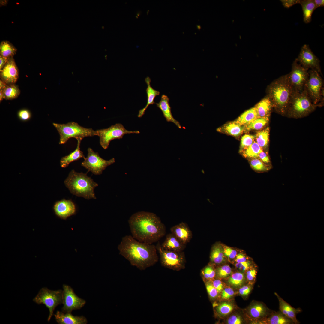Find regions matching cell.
Masks as SVG:
<instances>
[{
  "label": "cell",
  "mask_w": 324,
  "mask_h": 324,
  "mask_svg": "<svg viewBox=\"0 0 324 324\" xmlns=\"http://www.w3.org/2000/svg\"><path fill=\"white\" fill-rule=\"evenodd\" d=\"M244 280V274L242 273L237 272L230 276L228 279L227 282L231 286L236 287L242 286Z\"/></svg>",
  "instance_id": "obj_36"
},
{
  "label": "cell",
  "mask_w": 324,
  "mask_h": 324,
  "mask_svg": "<svg viewBox=\"0 0 324 324\" xmlns=\"http://www.w3.org/2000/svg\"><path fill=\"white\" fill-rule=\"evenodd\" d=\"M283 5L285 8H289L297 4H299V0H281Z\"/></svg>",
  "instance_id": "obj_48"
},
{
  "label": "cell",
  "mask_w": 324,
  "mask_h": 324,
  "mask_svg": "<svg viewBox=\"0 0 324 324\" xmlns=\"http://www.w3.org/2000/svg\"><path fill=\"white\" fill-rule=\"evenodd\" d=\"M4 99L3 90H0V101L1 102Z\"/></svg>",
  "instance_id": "obj_57"
},
{
  "label": "cell",
  "mask_w": 324,
  "mask_h": 324,
  "mask_svg": "<svg viewBox=\"0 0 324 324\" xmlns=\"http://www.w3.org/2000/svg\"><path fill=\"white\" fill-rule=\"evenodd\" d=\"M298 62L304 68L317 71L321 73L320 61L314 54L308 45H304L301 48L298 58Z\"/></svg>",
  "instance_id": "obj_14"
},
{
  "label": "cell",
  "mask_w": 324,
  "mask_h": 324,
  "mask_svg": "<svg viewBox=\"0 0 324 324\" xmlns=\"http://www.w3.org/2000/svg\"><path fill=\"white\" fill-rule=\"evenodd\" d=\"M132 236L136 240L152 244L166 233V227L155 214L144 211L133 214L128 220Z\"/></svg>",
  "instance_id": "obj_2"
},
{
  "label": "cell",
  "mask_w": 324,
  "mask_h": 324,
  "mask_svg": "<svg viewBox=\"0 0 324 324\" xmlns=\"http://www.w3.org/2000/svg\"><path fill=\"white\" fill-rule=\"evenodd\" d=\"M255 137V135L250 134L244 135L241 139L240 151L251 145L254 141Z\"/></svg>",
  "instance_id": "obj_41"
},
{
  "label": "cell",
  "mask_w": 324,
  "mask_h": 324,
  "mask_svg": "<svg viewBox=\"0 0 324 324\" xmlns=\"http://www.w3.org/2000/svg\"><path fill=\"white\" fill-rule=\"evenodd\" d=\"M315 105L311 101L306 91L293 92L287 110L294 116H302L314 110Z\"/></svg>",
  "instance_id": "obj_7"
},
{
  "label": "cell",
  "mask_w": 324,
  "mask_h": 324,
  "mask_svg": "<svg viewBox=\"0 0 324 324\" xmlns=\"http://www.w3.org/2000/svg\"><path fill=\"white\" fill-rule=\"evenodd\" d=\"M236 266L239 270L244 272L250 268V264L248 261H246L243 262L237 263L236 264Z\"/></svg>",
  "instance_id": "obj_47"
},
{
  "label": "cell",
  "mask_w": 324,
  "mask_h": 324,
  "mask_svg": "<svg viewBox=\"0 0 324 324\" xmlns=\"http://www.w3.org/2000/svg\"><path fill=\"white\" fill-rule=\"evenodd\" d=\"M287 78L293 92L302 91L309 76L308 69L303 67L296 59L293 62Z\"/></svg>",
  "instance_id": "obj_12"
},
{
  "label": "cell",
  "mask_w": 324,
  "mask_h": 324,
  "mask_svg": "<svg viewBox=\"0 0 324 324\" xmlns=\"http://www.w3.org/2000/svg\"><path fill=\"white\" fill-rule=\"evenodd\" d=\"M62 298L63 306L62 310L64 313H71L73 310H79L83 307L86 301L78 297L70 286H63Z\"/></svg>",
  "instance_id": "obj_13"
},
{
  "label": "cell",
  "mask_w": 324,
  "mask_h": 324,
  "mask_svg": "<svg viewBox=\"0 0 324 324\" xmlns=\"http://www.w3.org/2000/svg\"><path fill=\"white\" fill-rule=\"evenodd\" d=\"M217 130L220 132H224L234 136H238L244 130V126L236 122L235 121L230 122L224 125L223 127L218 128Z\"/></svg>",
  "instance_id": "obj_28"
},
{
  "label": "cell",
  "mask_w": 324,
  "mask_h": 324,
  "mask_svg": "<svg viewBox=\"0 0 324 324\" xmlns=\"http://www.w3.org/2000/svg\"><path fill=\"white\" fill-rule=\"evenodd\" d=\"M63 290H59L53 291L46 287L42 288L33 301L38 304H44L49 309V314L48 321H50L53 314L55 308L62 304Z\"/></svg>",
  "instance_id": "obj_8"
},
{
  "label": "cell",
  "mask_w": 324,
  "mask_h": 324,
  "mask_svg": "<svg viewBox=\"0 0 324 324\" xmlns=\"http://www.w3.org/2000/svg\"><path fill=\"white\" fill-rule=\"evenodd\" d=\"M1 80L8 85L14 84L19 77V71L13 58H10L7 64L0 70Z\"/></svg>",
  "instance_id": "obj_16"
},
{
  "label": "cell",
  "mask_w": 324,
  "mask_h": 324,
  "mask_svg": "<svg viewBox=\"0 0 324 324\" xmlns=\"http://www.w3.org/2000/svg\"><path fill=\"white\" fill-rule=\"evenodd\" d=\"M224 252L225 256L230 259H234L237 255V252L236 250L230 247L223 245Z\"/></svg>",
  "instance_id": "obj_44"
},
{
  "label": "cell",
  "mask_w": 324,
  "mask_h": 324,
  "mask_svg": "<svg viewBox=\"0 0 324 324\" xmlns=\"http://www.w3.org/2000/svg\"><path fill=\"white\" fill-rule=\"evenodd\" d=\"M216 275L220 278H226L231 274L232 271L230 267L228 265H225L218 267L216 269Z\"/></svg>",
  "instance_id": "obj_39"
},
{
  "label": "cell",
  "mask_w": 324,
  "mask_h": 324,
  "mask_svg": "<svg viewBox=\"0 0 324 324\" xmlns=\"http://www.w3.org/2000/svg\"><path fill=\"white\" fill-rule=\"evenodd\" d=\"M269 121L268 117H260L252 121L244 126V130L247 131L261 129Z\"/></svg>",
  "instance_id": "obj_33"
},
{
  "label": "cell",
  "mask_w": 324,
  "mask_h": 324,
  "mask_svg": "<svg viewBox=\"0 0 324 324\" xmlns=\"http://www.w3.org/2000/svg\"><path fill=\"white\" fill-rule=\"evenodd\" d=\"M55 319L59 324H86L88 321L83 316L73 315L71 313H64L58 311L54 314Z\"/></svg>",
  "instance_id": "obj_18"
},
{
  "label": "cell",
  "mask_w": 324,
  "mask_h": 324,
  "mask_svg": "<svg viewBox=\"0 0 324 324\" xmlns=\"http://www.w3.org/2000/svg\"><path fill=\"white\" fill-rule=\"evenodd\" d=\"M269 136L268 128L258 132L255 135L256 142L262 148L266 147L268 144Z\"/></svg>",
  "instance_id": "obj_35"
},
{
  "label": "cell",
  "mask_w": 324,
  "mask_h": 324,
  "mask_svg": "<svg viewBox=\"0 0 324 324\" xmlns=\"http://www.w3.org/2000/svg\"><path fill=\"white\" fill-rule=\"evenodd\" d=\"M257 271L255 269H252L248 270L247 272L246 277L249 281L254 280L257 274Z\"/></svg>",
  "instance_id": "obj_49"
},
{
  "label": "cell",
  "mask_w": 324,
  "mask_h": 324,
  "mask_svg": "<svg viewBox=\"0 0 324 324\" xmlns=\"http://www.w3.org/2000/svg\"><path fill=\"white\" fill-rule=\"evenodd\" d=\"M227 323L229 324H241L242 323V320L240 316L233 315L229 318Z\"/></svg>",
  "instance_id": "obj_46"
},
{
  "label": "cell",
  "mask_w": 324,
  "mask_h": 324,
  "mask_svg": "<svg viewBox=\"0 0 324 324\" xmlns=\"http://www.w3.org/2000/svg\"><path fill=\"white\" fill-rule=\"evenodd\" d=\"M169 101V98L168 96L163 94L160 100L159 103L156 104V105L162 111L164 117L167 122L174 123L178 128H181V126L180 123L173 117L172 115Z\"/></svg>",
  "instance_id": "obj_20"
},
{
  "label": "cell",
  "mask_w": 324,
  "mask_h": 324,
  "mask_svg": "<svg viewBox=\"0 0 324 324\" xmlns=\"http://www.w3.org/2000/svg\"><path fill=\"white\" fill-rule=\"evenodd\" d=\"M8 85L4 81L0 80V90L4 89Z\"/></svg>",
  "instance_id": "obj_56"
},
{
  "label": "cell",
  "mask_w": 324,
  "mask_h": 324,
  "mask_svg": "<svg viewBox=\"0 0 324 324\" xmlns=\"http://www.w3.org/2000/svg\"><path fill=\"white\" fill-rule=\"evenodd\" d=\"M145 81L147 86L146 89L147 97V103L146 106L143 108L139 111L138 115V117L139 118L141 117L144 114L146 110L149 105L153 104L155 103L154 101L155 98L156 96L159 95L160 93L159 91L154 89L151 86V81L149 77L148 76L146 78Z\"/></svg>",
  "instance_id": "obj_24"
},
{
  "label": "cell",
  "mask_w": 324,
  "mask_h": 324,
  "mask_svg": "<svg viewBox=\"0 0 324 324\" xmlns=\"http://www.w3.org/2000/svg\"><path fill=\"white\" fill-rule=\"evenodd\" d=\"M118 249L119 254L141 271L153 266L158 260L156 246L140 242L132 236L123 237Z\"/></svg>",
  "instance_id": "obj_1"
},
{
  "label": "cell",
  "mask_w": 324,
  "mask_h": 324,
  "mask_svg": "<svg viewBox=\"0 0 324 324\" xmlns=\"http://www.w3.org/2000/svg\"><path fill=\"white\" fill-rule=\"evenodd\" d=\"M160 256V262L164 267L178 271L185 268L186 259L183 251L169 250L163 249L159 242L156 246Z\"/></svg>",
  "instance_id": "obj_6"
},
{
  "label": "cell",
  "mask_w": 324,
  "mask_h": 324,
  "mask_svg": "<svg viewBox=\"0 0 324 324\" xmlns=\"http://www.w3.org/2000/svg\"><path fill=\"white\" fill-rule=\"evenodd\" d=\"M249 161L251 167L256 171L263 172L269 170V167L259 158L250 159Z\"/></svg>",
  "instance_id": "obj_37"
},
{
  "label": "cell",
  "mask_w": 324,
  "mask_h": 324,
  "mask_svg": "<svg viewBox=\"0 0 324 324\" xmlns=\"http://www.w3.org/2000/svg\"><path fill=\"white\" fill-rule=\"evenodd\" d=\"M164 249L176 251H183L186 247L184 244L172 233L167 234L166 238L161 244Z\"/></svg>",
  "instance_id": "obj_21"
},
{
  "label": "cell",
  "mask_w": 324,
  "mask_h": 324,
  "mask_svg": "<svg viewBox=\"0 0 324 324\" xmlns=\"http://www.w3.org/2000/svg\"><path fill=\"white\" fill-rule=\"evenodd\" d=\"M309 76L304 89L314 104L322 99L323 81L320 73L317 71L308 70Z\"/></svg>",
  "instance_id": "obj_10"
},
{
  "label": "cell",
  "mask_w": 324,
  "mask_h": 324,
  "mask_svg": "<svg viewBox=\"0 0 324 324\" xmlns=\"http://www.w3.org/2000/svg\"><path fill=\"white\" fill-rule=\"evenodd\" d=\"M170 230L171 233L185 244L187 245L192 238V232L188 225L184 222L172 226Z\"/></svg>",
  "instance_id": "obj_17"
},
{
  "label": "cell",
  "mask_w": 324,
  "mask_h": 324,
  "mask_svg": "<svg viewBox=\"0 0 324 324\" xmlns=\"http://www.w3.org/2000/svg\"><path fill=\"white\" fill-rule=\"evenodd\" d=\"M60 136L59 144H64L70 138L82 140L84 138L97 136L96 130L92 128L82 127L78 123L71 122L65 124L53 123Z\"/></svg>",
  "instance_id": "obj_5"
},
{
  "label": "cell",
  "mask_w": 324,
  "mask_h": 324,
  "mask_svg": "<svg viewBox=\"0 0 324 324\" xmlns=\"http://www.w3.org/2000/svg\"><path fill=\"white\" fill-rule=\"evenodd\" d=\"M53 209L56 215L64 220L75 214L76 212L74 202L71 200L64 199L57 201L54 205Z\"/></svg>",
  "instance_id": "obj_15"
},
{
  "label": "cell",
  "mask_w": 324,
  "mask_h": 324,
  "mask_svg": "<svg viewBox=\"0 0 324 324\" xmlns=\"http://www.w3.org/2000/svg\"><path fill=\"white\" fill-rule=\"evenodd\" d=\"M148 12H147V15H148V12H149V10H148Z\"/></svg>",
  "instance_id": "obj_58"
},
{
  "label": "cell",
  "mask_w": 324,
  "mask_h": 324,
  "mask_svg": "<svg viewBox=\"0 0 324 324\" xmlns=\"http://www.w3.org/2000/svg\"><path fill=\"white\" fill-rule=\"evenodd\" d=\"M17 115L19 119L23 121H26L29 120L31 117V112L26 109H22L20 110L18 112Z\"/></svg>",
  "instance_id": "obj_43"
},
{
  "label": "cell",
  "mask_w": 324,
  "mask_h": 324,
  "mask_svg": "<svg viewBox=\"0 0 324 324\" xmlns=\"http://www.w3.org/2000/svg\"><path fill=\"white\" fill-rule=\"evenodd\" d=\"M64 183L73 195L87 200L96 199L94 189L98 184L88 176L87 173L78 172L73 170L64 181Z\"/></svg>",
  "instance_id": "obj_4"
},
{
  "label": "cell",
  "mask_w": 324,
  "mask_h": 324,
  "mask_svg": "<svg viewBox=\"0 0 324 324\" xmlns=\"http://www.w3.org/2000/svg\"><path fill=\"white\" fill-rule=\"evenodd\" d=\"M201 273L204 277L208 279L213 278L216 275V270L212 264L205 267L202 270Z\"/></svg>",
  "instance_id": "obj_40"
},
{
  "label": "cell",
  "mask_w": 324,
  "mask_h": 324,
  "mask_svg": "<svg viewBox=\"0 0 324 324\" xmlns=\"http://www.w3.org/2000/svg\"><path fill=\"white\" fill-rule=\"evenodd\" d=\"M258 158L264 163H268L270 161L268 156L263 151L259 154Z\"/></svg>",
  "instance_id": "obj_52"
},
{
  "label": "cell",
  "mask_w": 324,
  "mask_h": 324,
  "mask_svg": "<svg viewBox=\"0 0 324 324\" xmlns=\"http://www.w3.org/2000/svg\"><path fill=\"white\" fill-rule=\"evenodd\" d=\"M262 151V148L254 141L251 145L240 152L244 157L251 159L258 158L259 154Z\"/></svg>",
  "instance_id": "obj_31"
},
{
  "label": "cell",
  "mask_w": 324,
  "mask_h": 324,
  "mask_svg": "<svg viewBox=\"0 0 324 324\" xmlns=\"http://www.w3.org/2000/svg\"><path fill=\"white\" fill-rule=\"evenodd\" d=\"M299 4L302 9L304 22L306 23H310L312 14L316 9L314 0H300Z\"/></svg>",
  "instance_id": "obj_29"
},
{
  "label": "cell",
  "mask_w": 324,
  "mask_h": 324,
  "mask_svg": "<svg viewBox=\"0 0 324 324\" xmlns=\"http://www.w3.org/2000/svg\"><path fill=\"white\" fill-rule=\"evenodd\" d=\"M136 18H138V17H137V16H136Z\"/></svg>",
  "instance_id": "obj_59"
},
{
  "label": "cell",
  "mask_w": 324,
  "mask_h": 324,
  "mask_svg": "<svg viewBox=\"0 0 324 324\" xmlns=\"http://www.w3.org/2000/svg\"><path fill=\"white\" fill-rule=\"evenodd\" d=\"M251 289L248 286H245L240 288L239 290V294L242 296H247L250 292Z\"/></svg>",
  "instance_id": "obj_51"
},
{
  "label": "cell",
  "mask_w": 324,
  "mask_h": 324,
  "mask_svg": "<svg viewBox=\"0 0 324 324\" xmlns=\"http://www.w3.org/2000/svg\"><path fill=\"white\" fill-rule=\"evenodd\" d=\"M212 284L219 292H221L223 290L224 285L222 282L220 280L218 279L214 280L213 281Z\"/></svg>",
  "instance_id": "obj_50"
},
{
  "label": "cell",
  "mask_w": 324,
  "mask_h": 324,
  "mask_svg": "<svg viewBox=\"0 0 324 324\" xmlns=\"http://www.w3.org/2000/svg\"><path fill=\"white\" fill-rule=\"evenodd\" d=\"M221 298L224 300L229 299L234 294V291L230 287L226 288L222 291Z\"/></svg>",
  "instance_id": "obj_45"
},
{
  "label": "cell",
  "mask_w": 324,
  "mask_h": 324,
  "mask_svg": "<svg viewBox=\"0 0 324 324\" xmlns=\"http://www.w3.org/2000/svg\"><path fill=\"white\" fill-rule=\"evenodd\" d=\"M263 303L256 302L253 304L250 308L249 313L251 316L257 319H260L268 317L272 312Z\"/></svg>",
  "instance_id": "obj_25"
},
{
  "label": "cell",
  "mask_w": 324,
  "mask_h": 324,
  "mask_svg": "<svg viewBox=\"0 0 324 324\" xmlns=\"http://www.w3.org/2000/svg\"><path fill=\"white\" fill-rule=\"evenodd\" d=\"M315 3L316 8L320 7H323L324 6V0H314Z\"/></svg>",
  "instance_id": "obj_55"
},
{
  "label": "cell",
  "mask_w": 324,
  "mask_h": 324,
  "mask_svg": "<svg viewBox=\"0 0 324 324\" xmlns=\"http://www.w3.org/2000/svg\"><path fill=\"white\" fill-rule=\"evenodd\" d=\"M259 117H268L273 104L268 97L266 96L258 102L255 106Z\"/></svg>",
  "instance_id": "obj_27"
},
{
  "label": "cell",
  "mask_w": 324,
  "mask_h": 324,
  "mask_svg": "<svg viewBox=\"0 0 324 324\" xmlns=\"http://www.w3.org/2000/svg\"><path fill=\"white\" fill-rule=\"evenodd\" d=\"M4 99L11 100L15 99L20 95V90L18 87L15 84L8 85L3 90Z\"/></svg>",
  "instance_id": "obj_34"
},
{
  "label": "cell",
  "mask_w": 324,
  "mask_h": 324,
  "mask_svg": "<svg viewBox=\"0 0 324 324\" xmlns=\"http://www.w3.org/2000/svg\"><path fill=\"white\" fill-rule=\"evenodd\" d=\"M99 137L100 143L104 149L109 147L110 142L115 139H120L127 134H139L138 130L130 131L126 129L123 124L118 123L110 127L96 130Z\"/></svg>",
  "instance_id": "obj_9"
},
{
  "label": "cell",
  "mask_w": 324,
  "mask_h": 324,
  "mask_svg": "<svg viewBox=\"0 0 324 324\" xmlns=\"http://www.w3.org/2000/svg\"><path fill=\"white\" fill-rule=\"evenodd\" d=\"M258 118L259 117L254 107L245 111L235 121L240 124L244 126Z\"/></svg>",
  "instance_id": "obj_30"
},
{
  "label": "cell",
  "mask_w": 324,
  "mask_h": 324,
  "mask_svg": "<svg viewBox=\"0 0 324 324\" xmlns=\"http://www.w3.org/2000/svg\"><path fill=\"white\" fill-rule=\"evenodd\" d=\"M293 93L286 74L277 79L270 84L267 88V96L277 110L284 114L287 111Z\"/></svg>",
  "instance_id": "obj_3"
},
{
  "label": "cell",
  "mask_w": 324,
  "mask_h": 324,
  "mask_svg": "<svg viewBox=\"0 0 324 324\" xmlns=\"http://www.w3.org/2000/svg\"><path fill=\"white\" fill-rule=\"evenodd\" d=\"M77 146L76 149L68 155L62 157L60 160L61 166L66 168L71 162L85 158L83 152L80 149V145L82 140H77Z\"/></svg>",
  "instance_id": "obj_23"
},
{
  "label": "cell",
  "mask_w": 324,
  "mask_h": 324,
  "mask_svg": "<svg viewBox=\"0 0 324 324\" xmlns=\"http://www.w3.org/2000/svg\"><path fill=\"white\" fill-rule=\"evenodd\" d=\"M259 323L267 324H294L290 318L285 316L280 311H273L268 317L258 320Z\"/></svg>",
  "instance_id": "obj_22"
},
{
  "label": "cell",
  "mask_w": 324,
  "mask_h": 324,
  "mask_svg": "<svg viewBox=\"0 0 324 324\" xmlns=\"http://www.w3.org/2000/svg\"><path fill=\"white\" fill-rule=\"evenodd\" d=\"M275 294L278 298L279 302L280 311L284 315L291 319L294 324H299V322L297 319V314L301 312L300 308L296 309L292 307L289 304L285 301L278 293Z\"/></svg>",
  "instance_id": "obj_19"
},
{
  "label": "cell",
  "mask_w": 324,
  "mask_h": 324,
  "mask_svg": "<svg viewBox=\"0 0 324 324\" xmlns=\"http://www.w3.org/2000/svg\"><path fill=\"white\" fill-rule=\"evenodd\" d=\"M115 162L114 158L108 160H104L99 156L98 152L88 148L87 156L84 158L81 165L94 174L99 175L108 166Z\"/></svg>",
  "instance_id": "obj_11"
},
{
  "label": "cell",
  "mask_w": 324,
  "mask_h": 324,
  "mask_svg": "<svg viewBox=\"0 0 324 324\" xmlns=\"http://www.w3.org/2000/svg\"><path fill=\"white\" fill-rule=\"evenodd\" d=\"M17 49L9 42L4 41L0 45V56L9 58H13L16 54Z\"/></svg>",
  "instance_id": "obj_32"
},
{
  "label": "cell",
  "mask_w": 324,
  "mask_h": 324,
  "mask_svg": "<svg viewBox=\"0 0 324 324\" xmlns=\"http://www.w3.org/2000/svg\"><path fill=\"white\" fill-rule=\"evenodd\" d=\"M236 261L237 263L243 262L247 261V259L243 254H239L237 255L236 256Z\"/></svg>",
  "instance_id": "obj_53"
},
{
  "label": "cell",
  "mask_w": 324,
  "mask_h": 324,
  "mask_svg": "<svg viewBox=\"0 0 324 324\" xmlns=\"http://www.w3.org/2000/svg\"><path fill=\"white\" fill-rule=\"evenodd\" d=\"M10 58L0 56V70L4 66Z\"/></svg>",
  "instance_id": "obj_54"
},
{
  "label": "cell",
  "mask_w": 324,
  "mask_h": 324,
  "mask_svg": "<svg viewBox=\"0 0 324 324\" xmlns=\"http://www.w3.org/2000/svg\"><path fill=\"white\" fill-rule=\"evenodd\" d=\"M210 260L212 264L219 265L225 260L223 245L217 243L212 247L210 254Z\"/></svg>",
  "instance_id": "obj_26"
},
{
  "label": "cell",
  "mask_w": 324,
  "mask_h": 324,
  "mask_svg": "<svg viewBox=\"0 0 324 324\" xmlns=\"http://www.w3.org/2000/svg\"><path fill=\"white\" fill-rule=\"evenodd\" d=\"M233 308V306L231 303L224 302L220 304L217 307L216 310L220 315L225 316L231 312Z\"/></svg>",
  "instance_id": "obj_38"
},
{
  "label": "cell",
  "mask_w": 324,
  "mask_h": 324,
  "mask_svg": "<svg viewBox=\"0 0 324 324\" xmlns=\"http://www.w3.org/2000/svg\"><path fill=\"white\" fill-rule=\"evenodd\" d=\"M206 286L210 298L214 299L216 298L218 296L219 292L214 287L212 283L207 282L206 283Z\"/></svg>",
  "instance_id": "obj_42"
}]
</instances>
